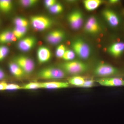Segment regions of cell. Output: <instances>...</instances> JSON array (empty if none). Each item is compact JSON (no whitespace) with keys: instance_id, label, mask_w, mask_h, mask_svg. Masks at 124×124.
I'll return each instance as SVG.
<instances>
[{"instance_id":"13","label":"cell","mask_w":124,"mask_h":124,"mask_svg":"<svg viewBox=\"0 0 124 124\" xmlns=\"http://www.w3.org/2000/svg\"><path fill=\"white\" fill-rule=\"evenodd\" d=\"M85 29L88 32L91 33H96L99 31V24L94 17L89 19L85 24Z\"/></svg>"},{"instance_id":"32","label":"cell","mask_w":124,"mask_h":124,"mask_svg":"<svg viewBox=\"0 0 124 124\" xmlns=\"http://www.w3.org/2000/svg\"><path fill=\"white\" fill-rule=\"evenodd\" d=\"M5 77V73L2 69H0V80L3 79Z\"/></svg>"},{"instance_id":"26","label":"cell","mask_w":124,"mask_h":124,"mask_svg":"<svg viewBox=\"0 0 124 124\" xmlns=\"http://www.w3.org/2000/svg\"><path fill=\"white\" fill-rule=\"evenodd\" d=\"M66 51V47L63 45H60L58 46L55 51L56 56L59 58H62Z\"/></svg>"},{"instance_id":"24","label":"cell","mask_w":124,"mask_h":124,"mask_svg":"<svg viewBox=\"0 0 124 124\" xmlns=\"http://www.w3.org/2000/svg\"><path fill=\"white\" fill-rule=\"evenodd\" d=\"M38 1L36 0H22L19 1L20 4L24 7H31L35 5Z\"/></svg>"},{"instance_id":"8","label":"cell","mask_w":124,"mask_h":124,"mask_svg":"<svg viewBox=\"0 0 124 124\" xmlns=\"http://www.w3.org/2000/svg\"><path fill=\"white\" fill-rule=\"evenodd\" d=\"M68 20L71 26L75 29L79 28L83 22L82 15L78 11L71 13L68 17Z\"/></svg>"},{"instance_id":"31","label":"cell","mask_w":124,"mask_h":124,"mask_svg":"<svg viewBox=\"0 0 124 124\" xmlns=\"http://www.w3.org/2000/svg\"><path fill=\"white\" fill-rule=\"evenodd\" d=\"M7 85L8 84L5 82H0V91L6 90Z\"/></svg>"},{"instance_id":"25","label":"cell","mask_w":124,"mask_h":124,"mask_svg":"<svg viewBox=\"0 0 124 124\" xmlns=\"http://www.w3.org/2000/svg\"><path fill=\"white\" fill-rule=\"evenodd\" d=\"M75 54L73 51L71 50H66L62 58L66 61H70L75 57Z\"/></svg>"},{"instance_id":"22","label":"cell","mask_w":124,"mask_h":124,"mask_svg":"<svg viewBox=\"0 0 124 124\" xmlns=\"http://www.w3.org/2000/svg\"><path fill=\"white\" fill-rule=\"evenodd\" d=\"M14 23L15 26L28 27V25L27 20L24 18L22 17L16 18L14 20Z\"/></svg>"},{"instance_id":"16","label":"cell","mask_w":124,"mask_h":124,"mask_svg":"<svg viewBox=\"0 0 124 124\" xmlns=\"http://www.w3.org/2000/svg\"><path fill=\"white\" fill-rule=\"evenodd\" d=\"M9 68L11 74L15 77H22L25 74L22 68L14 62L10 63Z\"/></svg>"},{"instance_id":"9","label":"cell","mask_w":124,"mask_h":124,"mask_svg":"<svg viewBox=\"0 0 124 124\" xmlns=\"http://www.w3.org/2000/svg\"><path fill=\"white\" fill-rule=\"evenodd\" d=\"M36 40L35 37H29L23 39L18 44V47L21 51L26 52L30 50L36 44Z\"/></svg>"},{"instance_id":"29","label":"cell","mask_w":124,"mask_h":124,"mask_svg":"<svg viewBox=\"0 0 124 124\" xmlns=\"http://www.w3.org/2000/svg\"><path fill=\"white\" fill-rule=\"evenodd\" d=\"M94 81L93 80H89L85 81L84 83L81 87L83 88H91L94 85Z\"/></svg>"},{"instance_id":"6","label":"cell","mask_w":124,"mask_h":124,"mask_svg":"<svg viewBox=\"0 0 124 124\" xmlns=\"http://www.w3.org/2000/svg\"><path fill=\"white\" fill-rule=\"evenodd\" d=\"M115 68L109 64L101 63L98 65L94 70V73L100 76L106 77L115 75L117 73Z\"/></svg>"},{"instance_id":"28","label":"cell","mask_w":124,"mask_h":124,"mask_svg":"<svg viewBox=\"0 0 124 124\" xmlns=\"http://www.w3.org/2000/svg\"><path fill=\"white\" fill-rule=\"evenodd\" d=\"M22 89V86H20L18 85L15 84H8L6 90H18Z\"/></svg>"},{"instance_id":"21","label":"cell","mask_w":124,"mask_h":124,"mask_svg":"<svg viewBox=\"0 0 124 124\" xmlns=\"http://www.w3.org/2000/svg\"><path fill=\"white\" fill-rule=\"evenodd\" d=\"M39 89H41V87L40 83L38 82H30L22 86V89L27 90H35Z\"/></svg>"},{"instance_id":"20","label":"cell","mask_w":124,"mask_h":124,"mask_svg":"<svg viewBox=\"0 0 124 124\" xmlns=\"http://www.w3.org/2000/svg\"><path fill=\"white\" fill-rule=\"evenodd\" d=\"M12 7V2L9 0H0V10L3 12H8Z\"/></svg>"},{"instance_id":"15","label":"cell","mask_w":124,"mask_h":124,"mask_svg":"<svg viewBox=\"0 0 124 124\" xmlns=\"http://www.w3.org/2000/svg\"><path fill=\"white\" fill-rule=\"evenodd\" d=\"M17 40L12 32L5 31L0 33V43L7 44L15 42Z\"/></svg>"},{"instance_id":"14","label":"cell","mask_w":124,"mask_h":124,"mask_svg":"<svg viewBox=\"0 0 124 124\" xmlns=\"http://www.w3.org/2000/svg\"><path fill=\"white\" fill-rule=\"evenodd\" d=\"M103 16L109 24L112 26H116L119 23V19L116 14L110 10H106L103 13Z\"/></svg>"},{"instance_id":"3","label":"cell","mask_w":124,"mask_h":124,"mask_svg":"<svg viewBox=\"0 0 124 124\" xmlns=\"http://www.w3.org/2000/svg\"><path fill=\"white\" fill-rule=\"evenodd\" d=\"M31 22L33 28L37 31L48 29L52 24V22L49 18L42 16H32L31 17Z\"/></svg>"},{"instance_id":"12","label":"cell","mask_w":124,"mask_h":124,"mask_svg":"<svg viewBox=\"0 0 124 124\" xmlns=\"http://www.w3.org/2000/svg\"><path fill=\"white\" fill-rule=\"evenodd\" d=\"M69 85L68 82L56 81L40 83L41 89H49L66 88L69 87Z\"/></svg>"},{"instance_id":"5","label":"cell","mask_w":124,"mask_h":124,"mask_svg":"<svg viewBox=\"0 0 124 124\" xmlns=\"http://www.w3.org/2000/svg\"><path fill=\"white\" fill-rule=\"evenodd\" d=\"M14 62L22 68L25 73L30 74L35 68V64L33 60L26 56L17 57L15 59Z\"/></svg>"},{"instance_id":"4","label":"cell","mask_w":124,"mask_h":124,"mask_svg":"<svg viewBox=\"0 0 124 124\" xmlns=\"http://www.w3.org/2000/svg\"><path fill=\"white\" fill-rule=\"evenodd\" d=\"M72 47L78 55L81 58L86 59L90 54V49L85 42L80 40L75 41L72 45Z\"/></svg>"},{"instance_id":"1","label":"cell","mask_w":124,"mask_h":124,"mask_svg":"<svg viewBox=\"0 0 124 124\" xmlns=\"http://www.w3.org/2000/svg\"><path fill=\"white\" fill-rule=\"evenodd\" d=\"M64 70L71 74H80L85 71L88 69L86 64L78 61H69L62 65Z\"/></svg>"},{"instance_id":"27","label":"cell","mask_w":124,"mask_h":124,"mask_svg":"<svg viewBox=\"0 0 124 124\" xmlns=\"http://www.w3.org/2000/svg\"><path fill=\"white\" fill-rule=\"evenodd\" d=\"M9 49L7 46H0V61L2 60L9 53Z\"/></svg>"},{"instance_id":"7","label":"cell","mask_w":124,"mask_h":124,"mask_svg":"<svg viewBox=\"0 0 124 124\" xmlns=\"http://www.w3.org/2000/svg\"><path fill=\"white\" fill-rule=\"evenodd\" d=\"M97 82L102 86H117L124 85V81L117 78H107L97 80Z\"/></svg>"},{"instance_id":"17","label":"cell","mask_w":124,"mask_h":124,"mask_svg":"<svg viewBox=\"0 0 124 124\" xmlns=\"http://www.w3.org/2000/svg\"><path fill=\"white\" fill-rule=\"evenodd\" d=\"M124 50V43L117 42L114 44L109 49V51L113 56L117 57L120 55Z\"/></svg>"},{"instance_id":"11","label":"cell","mask_w":124,"mask_h":124,"mask_svg":"<svg viewBox=\"0 0 124 124\" xmlns=\"http://www.w3.org/2000/svg\"><path fill=\"white\" fill-rule=\"evenodd\" d=\"M51 57V52L47 47L41 46L38 48L37 51V57L40 63L42 64L48 62Z\"/></svg>"},{"instance_id":"23","label":"cell","mask_w":124,"mask_h":124,"mask_svg":"<svg viewBox=\"0 0 124 124\" xmlns=\"http://www.w3.org/2000/svg\"><path fill=\"white\" fill-rule=\"evenodd\" d=\"M49 10L53 14H58L61 13L63 10L62 6L60 4H57L49 8Z\"/></svg>"},{"instance_id":"18","label":"cell","mask_w":124,"mask_h":124,"mask_svg":"<svg viewBox=\"0 0 124 124\" xmlns=\"http://www.w3.org/2000/svg\"><path fill=\"white\" fill-rule=\"evenodd\" d=\"M101 3V1L99 0H86L84 1V4L85 8L90 11L95 9Z\"/></svg>"},{"instance_id":"33","label":"cell","mask_w":124,"mask_h":124,"mask_svg":"<svg viewBox=\"0 0 124 124\" xmlns=\"http://www.w3.org/2000/svg\"><path fill=\"white\" fill-rule=\"evenodd\" d=\"M118 1V0H112L110 1V2L112 4H114V3H116Z\"/></svg>"},{"instance_id":"30","label":"cell","mask_w":124,"mask_h":124,"mask_svg":"<svg viewBox=\"0 0 124 124\" xmlns=\"http://www.w3.org/2000/svg\"><path fill=\"white\" fill-rule=\"evenodd\" d=\"M44 3L46 7L49 8L55 4L56 1L54 0H46L45 1Z\"/></svg>"},{"instance_id":"10","label":"cell","mask_w":124,"mask_h":124,"mask_svg":"<svg viewBox=\"0 0 124 124\" xmlns=\"http://www.w3.org/2000/svg\"><path fill=\"white\" fill-rule=\"evenodd\" d=\"M64 37L63 32L59 30L52 31L48 34L46 40L48 43L52 44H57L62 41Z\"/></svg>"},{"instance_id":"19","label":"cell","mask_w":124,"mask_h":124,"mask_svg":"<svg viewBox=\"0 0 124 124\" xmlns=\"http://www.w3.org/2000/svg\"><path fill=\"white\" fill-rule=\"evenodd\" d=\"M84 78L80 76H74L68 79L69 84L78 87H81L85 81Z\"/></svg>"},{"instance_id":"2","label":"cell","mask_w":124,"mask_h":124,"mask_svg":"<svg viewBox=\"0 0 124 124\" xmlns=\"http://www.w3.org/2000/svg\"><path fill=\"white\" fill-rule=\"evenodd\" d=\"M65 73L62 69L54 67H48L41 70L39 72V77L45 79H56L63 78Z\"/></svg>"}]
</instances>
